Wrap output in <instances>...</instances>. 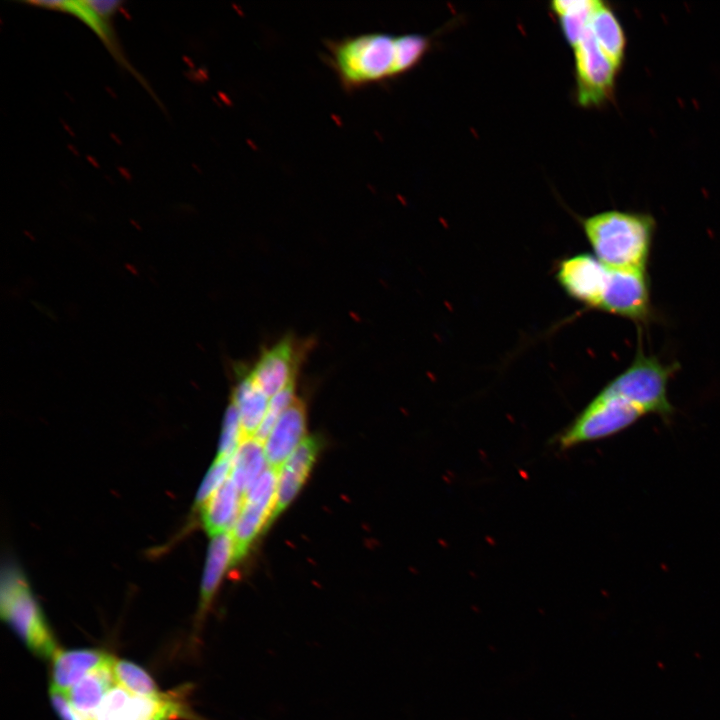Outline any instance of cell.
Returning <instances> with one entry per match:
<instances>
[{"label":"cell","mask_w":720,"mask_h":720,"mask_svg":"<svg viewBox=\"0 0 720 720\" xmlns=\"http://www.w3.org/2000/svg\"><path fill=\"white\" fill-rule=\"evenodd\" d=\"M596 0H556L550 3L551 11L559 18L562 33L574 47L589 26Z\"/></svg>","instance_id":"cell-21"},{"label":"cell","mask_w":720,"mask_h":720,"mask_svg":"<svg viewBox=\"0 0 720 720\" xmlns=\"http://www.w3.org/2000/svg\"><path fill=\"white\" fill-rule=\"evenodd\" d=\"M573 49L577 102L600 106L613 95L619 67L601 50L589 26Z\"/></svg>","instance_id":"cell-6"},{"label":"cell","mask_w":720,"mask_h":720,"mask_svg":"<svg viewBox=\"0 0 720 720\" xmlns=\"http://www.w3.org/2000/svg\"><path fill=\"white\" fill-rule=\"evenodd\" d=\"M114 659L98 649L59 650L52 659L51 686L68 692L85 676Z\"/></svg>","instance_id":"cell-14"},{"label":"cell","mask_w":720,"mask_h":720,"mask_svg":"<svg viewBox=\"0 0 720 720\" xmlns=\"http://www.w3.org/2000/svg\"><path fill=\"white\" fill-rule=\"evenodd\" d=\"M295 399V382L291 383L285 389L271 397L268 411L254 438L263 444L278 418L294 402Z\"/></svg>","instance_id":"cell-25"},{"label":"cell","mask_w":720,"mask_h":720,"mask_svg":"<svg viewBox=\"0 0 720 720\" xmlns=\"http://www.w3.org/2000/svg\"><path fill=\"white\" fill-rule=\"evenodd\" d=\"M243 440L244 434L239 414L231 401L224 416L217 457H233Z\"/></svg>","instance_id":"cell-24"},{"label":"cell","mask_w":720,"mask_h":720,"mask_svg":"<svg viewBox=\"0 0 720 720\" xmlns=\"http://www.w3.org/2000/svg\"><path fill=\"white\" fill-rule=\"evenodd\" d=\"M589 28L601 50L620 68L626 51V36L614 11L598 1Z\"/></svg>","instance_id":"cell-19"},{"label":"cell","mask_w":720,"mask_h":720,"mask_svg":"<svg viewBox=\"0 0 720 720\" xmlns=\"http://www.w3.org/2000/svg\"><path fill=\"white\" fill-rule=\"evenodd\" d=\"M278 471L267 467L245 492L237 521L231 531L234 563L243 558L256 537L273 520Z\"/></svg>","instance_id":"cell-7"},{"label":"cell","mask_w":720,"mask_h":720,"mask_svg":"<svg viewBox=\"0 0 720 720\" xmlns=\"http://www.w3.org/2000/svg\"><path fill=\"white\" fill-rule=\"evenodd\" d=\"M114 661L92 671L68 690V698L83 720L93 718L106 694L116 684L112 670Z\"/></svg>","instance_id":"cell-16"},{"label":"cell","mask_w":720,"mask_h":720,"mask_svg":"<svg viewBox=\"0 0 720 720\" xmlns=\"http://www.w3.org/2000/svg\"><path fill=\"white\" fill-rule=\"evenodd\" d=\"M176 718H179V717L172 712H163V713H159V714H157L149 719H146V720H173Z\"/></svg>","instance_id":"cell-28"},{"label":"cell","mask_w":720,"mask_h":720,"mask_svg":"<svg viewBox=\"0 0 720 720\" xmlns=\"http://www.w3.org/2000/svg\"><path fill=\"white\" fill-rule=\"evenodd\" d=\"M267 467L263 444L255 438H245L233 456L230 478L244 496Z\"/></svg>","instance_id":"cell-20"},{"label":"cell","mask_w":720,"mask_h":720,"mask_svg":"<svg viewBox=\"0 0 720 720\" xmlns=\"http://www.w3.org/2000/svg\"><path fill=\"white\" fill-rule=\"evenodd\" d=\"M112 670L116 684L131 694L155 701L166 697V694L159 691L150 675L137 664L127 660L115 659Z\"/></svg>","instance_id":"cell-22"},{"label":"cell","mask_w":720,"mask_h":720,"mask_svg":"<svg viewBox=\"0 0 720 720\" xmlns=\"http://www.w3.org/2000/svg\"><path fill=\"white\" fill-rule=\"evenodd\" d=\"M306 412L302 400L294 402L281 414L263 443L268 466L279 470L306 438Z\"/></svg>","instance_id":"cell-11"},{"label":"cell","mask_w":720,"mask_h":720,"mask_svg":"<svg viewBox=\"0 0 720 720\" xmlns=\"http://www.w3.org/2000/svg\"><path fill=\"white\" fill-rule=\"evenodd\" d=\"M86 4L100 17L111 21L112 17L119 10L122 1L116 0H85Z\"/></svg>","instance_id":"cell-27"},{"label":"cell","mask_w":720,"mask_h":720,"mask_svg":"<svg viewBox=\"0 0 720 720\" xmlns=\"http://www.w3.org/2000/svg\"><path fill=\"white\" fill-rule=\"evenodd\" d=\"M243 504V494L229 477L200 508L207 533L216 535L232 531Z\"/></svg>","instance_id":"cell-15"},{"label":"cell","mask_w":720,"mask_h":720,"mask_svg":"<svg viewBox=\"0 0 720 720\" xmlns=\"http://www.w3.org/2000/svg\"><path fill=\"white\" fill-rule=\"evenodd\" d=\"M232 563H234V543L231 532L212 537L201 579L195 634H199L222 579Z\"/></svg>","instance_id":"cell-12"},{"label":"cell","mask_w":720,"mask_h":720,"mask_svg":"<svg viewBox=\"0 0 720 720\" xmlns=\"http://www.w3.org/2000/svg\"><path fill=\"white\" fill-rule=\"evenodd\" d=\"M328 64L344 90L354 91L412 70L417 54L409 33L368 32L326 43Z\"/></svg>","instance_id":"cell-1"},{"label":"cell","mask_w":720,"mask_h":720,"mask_svg":"<svg viewBox=\"0 0 720 720\" xmlns=\"http://www.w3.org/2000/svg\"><path fill=\"white\" fill-rule=\"evenodd\" d=\"M609 277V268L595 256L576 255L561 262L558 280L576 300L598 308Z\"/></svg>","instance_id":"cell-9"},{"label":"cell","mask_w":720,"mask_h":720,"mask_svg":"<svg viewBox=\"0 0 720 720\" xmlns=\"http://www.w3.org/2000/svg\"><path fill=\"white\" fill-rule=\"evenodd\" d=\"M598 309L634 322H647L651 305L646 270L609 268L607 285Z\"/></svg>","instance_id":"cell-8"},{"label":"cell","mask_w":720,"mask_h":720,"mask_svg":"<svg viewBox=\"0 0 720 720\" xmlns=\"http://www.w3.org/2000/svg\"><path fill=\"white\" fill-rule=\"evenodd\" d=\"M677 366L663 364L644 354L638 346L631 364L605 387L641 408L645 414H656L669 420L674 408L668 398V382Z\"/></svg>","instance_id":"cell-5"},{"label":"cell","mask_w":720,"mask_h":720,"mask_svg":"<svg viewBox=\"0 0 720 720\" xmlns=\"http://www.w3.org/2000/svg\"><path fill=\"white\" fill-rule=\"evenodd\" d=\"M300 352L295 341L288 337L262 353L250 372L269 398L295 382Z\"/></svg>","instance_id":"cell-10"},{"label":"cell","mask_w":720,"mask_h":720,"mask_svg":"<svg viewBox=\"0 0 720 720\" xmlns=\"http://www.w3.org/2000/svg\"><path fill=\"white\" fill-rule=\"evenodd\" d=\"M232 394L244 439L254 438L268 411L269 397L254 381L251 372L240 375Z\"/></svg>","instance_id":"cell-17"},{"label":"cell","mask_w":720,"mask_h":720,"mask_svg":"<svg viewBox=\"0 0 720 720\" xmlns=\"http://www.w3.org/2000/svg\"><path fill=\"white\" fill-rule=\"evenodd\" d=\"M0 613L35 656L53 659L59 651L55 637L25 575L13 564L2 568Z\"/></svg>","instance_id":"cell-3"},{"label":"cell","mask_w":720,"mask_h":720,"mask_svg":"<svg viewBox=\"0 0 720 720\" xmlns=\"http://www.w3.org/2000/svg\"><path fill=\"white\" fill-rule=\"evenodd\" d=\"M645 412L604 387L556 438L561 449L614 436L645 416Z\"/></svg>","instance_id":"cell-4"},{"label":"cell","mask_w":720,"mask_h":720,"mask_svg":"<svg viewBox=\"0 0 720 720\" xmlns=\"http://www.w3.org/2000/svg\"><path fill=\"white\" fill-rule=\"evenodd\" d=\"M655 227L649 214L620 210L603 211L583 220L596 258L612 269L646 270Z\"/></svg>","instance_id":"cell-2"},{"label":"cell","mask_w":720,"mask_h":720,"mask_svg":"<svg viewBox=\"0 0 720 720\" xmlns=\"http://www.w3.org/2000/svg\"><path fill=\"white\" fill-rule=\"evenodd\" d=\"M25 3L35 7L70 13L78 17L82 22L88 25L97 34L99 39L103 41L105 47L110 51L115 60L133 73V69H131L129 64H127V61L118 46V41L115 37L111 21L105 20L99 15H97L86 4L85 0L28 1Z\"/></svg>","instance_id":"cell-18"},{"label":"cell","mask_w":720,"mask_h":720,"mask_svg":"<svg viewBox=\"0 0 720 720\" xmlns=\"http://www.w3.org/2000/svg\"><path fill=\"white\" fill-rule=\"evenodd\" d=\"M233 457H217L205 475L195 498V507L201 508L206 501L230 477Z\"/></svg>","instance_id":"cell-23"},{"label":"cell","mask_w":720,"mask_h":720,"mask_svg":"<svg viewBox=\"0 0 720 720\" xmlns=\"http://www.w3.org/2000/svg\"><path fill=\"white\" fill-rule=\"evenodd\" d=\"M50 702L60 720H83L73 708L67 692L61 691L50 685Z\"/></svg>","instance_id":"cell-26"},{"label":"cell","mask_w":720,"mask_h":720,"mask_svg":"<svg viewBox=\"0 0 720 720\" xmlns=\"http://www.w3.org/2000/svg\"><path fill=\"white\" fill-rule=\"evenodd\" d=\"M319 440L306 437L278 470L273 519L292 502L307 479L319 452Z\"/></svg>","instance_id":"cell-13"}]
</instances>
